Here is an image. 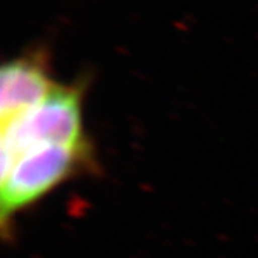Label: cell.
Here are the masks:
<instances>
[{"mask_svg": "<svg viewBox=\"0 0 258 258\" xmlns=\"http://www.w3.org/2000/svg\"><path fill=\"white\" fill-rule=\"evenodd\" d=\"M84 84L58 83L22 112L0 121L4 236L14 219L66 182L97 170L95 148L84 120Z\"/></svg>", "mask_w": 258, "mask_h": 258, "instance_id": "obj_1", "label": "cell"}, {"mask_svg": "<svg viewBox=\"0 0 258 258\" xmlns=\"http://www.w3.org/2000/svg\"><path fill=\"white\" fill-rule=\"evenodd\" d=\"M44 50L24 51L0 72V120H7L42 101L56 87Z\"/></svg>", "mask_w": 258, "mask_h": 258, "instance_id": "obj_2", "label": "cell"}]
</instances>
